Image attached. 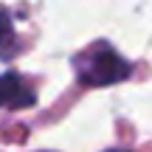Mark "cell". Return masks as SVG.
I'll list each match as a JSON object with an SVG mask.
<instances>
[{
	"label": "cell",
	"instance_id": "cell-2",
	"mask_svg": "<svg viewBox=\"0 0 152 152\" xmlns=\"http://www.w3.org/2000/svg\"><path fill=\"white\" fill-rule=\"evenodd\" d=\"M37 102L34 90L23 82L17 73H3L0 76V107H31Z\"/></svg>",
	"mask_w": 152,
	"mask_h": 152
},
{
	"label": "cell",
	"instance_id": "cell-4",
	"mask_svg": "<svg viewBox=\"0 0 152 152\" xmlns=\"http://www.w3.org/2000/svg\"><path fill=\"white\" fill-rule=\"evenodd\" d=\"M107 152H130V149H107Z\"/></svg>",
	"mask_w": 152,
	"mask_h": 152
},
{
	"label": "cell",
	"instance_id": "cell-1",
	"mask_svg": "<svg viewBox=\"0 0 152 152\" xmlns=\"http://www.w3.org/2000/svg\"><path fill=\"white\" fill-rule=\"evenodd\" d=\"M76 71L85 85H115V82L127 79L132 73V65L121 59L110 45L99 42L93 51L76 59Z\"/></svg>",
	"mask_w": 152,
	"mask_h": 152
},
{
	"label": "cell",
	"instance_id": "cell-3",
	"mask_svg": "<svg viewBox=\"0 0 152 152\" xmlns=\"http://www.w3.org/2000/svg\"><path fill=\"white\" fill-rule=\"evenodd\" d=\"M20 51L17 45V34H14V23L6 6H0V59H11Z\"/></svg>",
	"mask_w": 152,
	"mask_h": 152
}]
</instances>
